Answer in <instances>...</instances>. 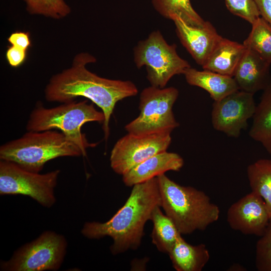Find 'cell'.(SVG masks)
I'll return each instance as SVG.
<instances>
[{"instance_id": "obj_1", "label": "cell", "mask_w": 271, "mask_h": 271, "mask_svg": "<svg viewBox=\"0 0 271 271\" xmlns=\"http://www.w3.org/2000/svg\"><path fill=\"white\" fill-rule=\"evenodd\" d=\"M95 62L96 58L89 53L77 54L70 68L50 78L45 90V97L48 101L61 103L80 96L90 100L104 113L102 129L106 141L109 135V120L116 103L136 96L138 90L130 81L103 78L86 68L87 64Z\"/></svg>"}, {"instance_id": "obj_2", "label": "cell", "mask_w": 271, "mask_h": 271, "mask_svg": "<svg viewBox=\"0 0 271 271\" xmlns=\"http://www.w3.org/2000/svg\"><path fill=\"white\" fill-rule=\"evenodd\" d=\"M124 205L105 222H86L81 234L89 239L111 237V253L116 255L140 246L144 227L155 208L161 205L157 177L133 185Z\"/></svg>"}, {"instance_id": "obj_3", "label": "cell", "mask_w": 271, "mask_h": 271, "mask_svg": "<svg viewBox=\"0 0 271 271\" xmlns=\"http://www.w3.org/2000/svg\"><path fill=\"white\" fill-rule=\"evenodd\" d=\"M157 178L161 207L181 234L204 230L218 220L219 208L211 202L205 193L191 186L178 184L165 174Z\"/></svg>"}, {"instance_id": "obj_4", "label": "cell", "mask_w": 271, "mask_h": 271, "mask_svg": "<svg viewBox=\"0 0 271 271\" xmlns=\"http://www.w3.org/2000/svg\"><path fill=\"white\" fill-rule=\"evenodd\" d=\"M81 156L83 153L80 148L55 129L28 131L0 147L1 160L13 162L35 173H40L45 164L53 159Z\"/></svg>"}, {"instance_id": "obj_5", "label": "cell", "mask_w": 271, "mask_h": 271, "mask_svg": "<svg viewBox=\"0 0 271 271\" xmlns=\"http://www.w3.org/2000/svg\"><path fill=\"white\" fill-rule=\"evenodd\" d=\"M104 120L103 112L97 110L87 100H74L52 108L38 104L30 114L26 129L32 131L58 129L80 148L83 156H86V149L95 144L87 141L81 132L82 125L90 121L103 124Z\"/></svg>"}, {"instance_id": "obj_6", "label": "cell", "mask_w": 271, "mask_h": 271, "mask_svg": "<svg viewBox=\"0 0 271 271\" xmlns=\"http://www.w3.org/2000/svg\"><path fill=\"white\" fill-rule=\"evenodd\" d=\"M176 48L175 44H169L158 30L134 47V63L138 68L146 67L151 86L164 88L174 75L184 74L191 67L188 61L178 55Z\"/></svg>"}, {"instance_id": "obj_7", "label": "cell", "mask_w": 271, "mask_h": 271, "mask_svg": "<svg viewBox=\"0 0 271 271\" xmlns=\"http://www.w3.org/2000/svg\"><path fill=\"white\" fill-rule=\"evenodd\" d=\"M178 95V90L174 87L144 88L140 97V113L124 128L137 135L171 133L179 125L172 110Z\"/></svg>"}, {"instance_id": "obj_8", "label": "cell", "mask_w": 271, "mask_h": 271, "mask_svg": "<svg viewBox=\"0 0 271 271\" xmlns=\"http://www.w3.org/2000/svg\"><path fill=\"white\" fill-rule=\"evenodd\" d=\"M67 247V241L63 235L45 231L17 249L10 259L1 261V270H57L63 262Z\"/></svg>"}, {"instance_id": "obj_9", "label": "cell", "mask_w": 271, "mask_h": 271, "mask_svg": "<svg viewBox=\"0 0 271 271\" xmlns=\"http://www.w3.org/2000/svg\"><path fill=\"white\" fill-rule=\"evenodd\" d=\"M60 170L45 174L26 170L17 164L0 161V194L28 196L41 205L51 208L56 201L55 188Z\"/></svg>"}, {"instance_id": "obj_10", "label": "cell", "mask_w": 271, "mask_h": 271, "mask_svg": "<svg viewBox=\"0 0 271 271\" xmlns=\"http://www.w3.org/2000/svg\"><path fill=\"white\" fill-rule=\"evenodd\" d=\"M171 142V133L168 132L142 135L127 133L113 146L110 167L122 176L150 157L167 151Z\"/></svg>"}, {"instance_id": "obj_11", "label": "cell", "mask_w": 271, "mask_h": 271, "mask_svg": "<svg viewBox=\"0 0 271 271\" xmlns=\"http://www.w3.org/2000/svg\"><path fill=\"white\" fill-rule=\"evenodd\" d=\"M253 94L238 90L214 101L211 112L213 128L232 138L239 137L255 111Z\"/></svg>"}, {"instance_id": "obj_12", "label": "cell", "mask_w": 271, "mask_h": 271, "mask_svg": "<svg viewBox=\"0 0 271 271\" xmlns=\"http://www.w3.org/2000/svg\"><path fill=\"white\" fill-rule=\"evenodd\" d=\"M270 219L264 200L253 191L233 203L227 212L229 226L246 235L261 236Z\"/></svg>"}, {"instance_id": "obj_13", "label": "cell", "mask_w": 271, "mask_h": 271, "mask_svg": "<svg viewBox=\"0 0 271 271\" xmlns=\"http://www.w3.org/2000/svg\"><path fill=\"white\" fill-rule=\"evenodd\" d=\"M171 20L175 24L182 45L196 62L202 66L222 37L209 22L205 21L202 26L196 27L187 24L177 16Z\"/></svg>"}, {"instance_id": "obj_14", "label": "cell", "mask_w": 271, "mask_h": 271, "mask_svg": "<svg viewBox=\"0 0 271 271\" xmlns=\"http://www.w3.org/2000/svg\"><path fill=\"white\" fill-rule=\"evenodd\" d=\"M270 65L254 51L246 47L233 77L239 90L254 94L271 83Z\"/></svg>"}, {"instance_id": "obj_15", "label": "cell", "mask_w": 271, "mask_h": 271, "mask_svg": "<svg viewBox=\"0 0 271 271\" xmlns=\"http://www.w3.org/2000/svg\"><path fill=\"white\" fill-rule=\"evenodd\" d=\"M184 160L179 154L167 151L155 155L122 175L123 183L128 187L143 183L169 171H179Z\"/></svg>"}, {"instance_id": "obj_16", "label": "cell", "mask_w": 271, "mask_h": 271, "mask_svg": "<svg viewBox=\"0 0 271 271\" xmlns=\"http://www.w3.org/2000/svg\"><path fill=\"white\" fill-rule=\"evenodd\" d=\"M187 82L208 92L214 101L239 90L234 78L211 71L190 67L184 73Z\"/></svg>"}, {"instance_id": "obj_17", "label": "cell", "mask_w": 271, "mask_h": 271, "mask_svg": "<svg viewBox=\"0 0 271 271\" xmlns=\"http://www.w3.org/2000/svg\"><path fill=\"white\" fill-rule=\"evenodd\" d=\"M245 50L243 44L222 37L202 66V68L233 77Z\"/></svg>"}, {"instance_id": "obj_18", "label": "cell", "mask_w": 271, "mask_h": 271, "mask_svg": "<svg viewBox=\"0 0 271 271\" xmlns=\"http://www.w3.org/2000/svg\"><path fill=\"white\" fill-rule=\"evenodd\" d=\"M173 267L177 271H201L210 258L204 244L187 243L180 236L168 253Z\"/></svg>"}, {"instance_id": "obj_19", "label": "cell", "mask_w": 271, "mask_h": 271, "mask_svg": "<svg viewBox=\"0 0 271 271\" xmlns=\"http://www.w3.org/2000/svg\"><path fill=\"white\" fill-rule=\"evenodd\" d=\"M252 118L250 137L271 154V83L263 90Z\"/></svg>"}, {"instance_id": "obj_20", "label": "cell", "mask_w": 271, "mask_h": 271, "mask_svg": "<svg viewBox=\"0 0 271 271\" xmlns=\"http://www.w3.org/2000/svg\"><path fill=\"white\" fill-rule=\"evenodd\" d=\"M160 208L156 207L151 216L150 220L153 223L151 238L152 243L159 251L168 254L181 234Z\"/></svg>"}, {"instance_id": "obj_21", "label": "cell", "mask_w": 271, "mask_h": 271, "mask_svg": "<svg viewBox=\"0 0 271 271\" xmlns=\"http://www.w3.org/2000/svg\"><path fill=\"white\" fill-rule=\"evenodd\" d=\"M247 176L251 191L263 199L271 219V160L261 159L250 164Z\"/></svg>"}, {"instance_id": "obj_22", "label": "cell", "mask_w": 271, "mask_h": 271, "mask_svg": "<svg viewBox=\"0 0 271 271\" xmlns=\"http://www.w3.org/2000/svg\"><path fill=\"white\" fill-rule=\"evenodd\" d=\"M155 10L166 19L179 17L187 24L199 27L205 21L192 7L190 0H152Z\"/></svg>"}, {"instance_id": "obj_23", "label": "cell", "mask_w": 271, "mask_h": 271, "mask_svg": "<svg viewBox=\"0 0 271 271\" xmlns=\"http://www.w3.org/2000/svg\"><path fill=\"white\" fill-rule=\"evenodd\" d=\"M251 25V30L243 44L271 64V25L261 17Z\"/></svg>"}, {"instance_id": "obj_24", "label": "cell", "mask_w": 271, "mask_h": 271, "mask_svg": "<svg viewBox=\"0 0 271 271\" xmlns=\"http://www.w3.org/2000/svg\"><path fill=\"white\" fill-rule=\"evenodd\" d=\"M30 14L60 19L68 16L71 8L64 0H23Z\"/></svg>"}, {"instance_id": "obj_25", "label": "cell", "mask_w": 271, "mask_h": 271, "mask_svg": "<svg viewBox=\"0 0 271 271\" xmlns=\"http://www.w3.org/2000/svg\"><path fill=\"white\" fill-rule=\"evenodd\" d=\"M255 266L259 271H271V219L256 244Z\"/></svg>"}, {"instance_id": "obj_26", "label": "cell", "mask_w": 271, "mask_h": 271, "mask_svg": "<svg viewBox=\"0 0 271 271\" xmlns=\"http://www.w3.org/2000/svg\"><path fill=\"white\" fill-rule=\"evenodd\" d=\"M228 10L252 24L260 17L254 0H225Z\"/></svg>"}, {"instance_id": "obj_27", "label": "cell", "mask_w": 271, "mask_h": 271, "mask_svg": "<svg viewBox=\"0 0 271 271\" xmlns=\"http://www.w3.org/2000/svg\"><path fill=\"white\" fill-rule=\"evenodd\" d=\"M27 51L11 45L6 52L7 60L12 67H17L26 59Z\"/></svg>"}, {"instance_id": "obj_28", "label": "cell", "mask_w": 271, "mask_h": 271, "mask_svg": "<svg viewBox=\"0 0 271 271\" xmlns=\"http://www.w3.org/2000/svg\"><path fill=\"white\" fill-rule=\"evenodd\" d=\"M12 46L27 51L31 46L30 34L27 32H16L9 36L8 39Z\"/></svg>"}, {"instance_id": "obj_29", "label": "cell", "mask_w": 271, "mask_h": 271, "mask_svg": "<svg viewBox=\"0 0 271 271\" xmlns=\"http://www.w3.org/2000/svg\"><path fill=\"white\" fill-rule=\"evenodd\" d=\"M260 16L271 25V0H254Z\"/></svg>"}]
</instances>
